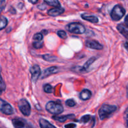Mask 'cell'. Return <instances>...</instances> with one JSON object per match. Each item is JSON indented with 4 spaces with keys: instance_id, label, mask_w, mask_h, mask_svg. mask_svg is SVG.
I'll return each mask as SVG.
<instances>
[{
    "instance_id": "29",
    "label": "cell",
    "mask_w": 128,
    "mask_h": 128,
    "mask_svg": "<svg viewBox=\"0 0 128 128\" xmlns=\"http://www.w3.org/2000/svg\"><path fill=\"white\" fill-rule=\"evenodd\" d=\"M76 127V125L74 123H70V124H68L64 125L65 128H75Z\"/></svg>"
},
{
    "instance_id": "5",
    "label": "cell",
    "mask_w": 128,
    "mask_h": 128,
    "mask_svg": "<svg viewBox=\"0 0 128 128\" xmlns=\"http://www.w3.org/2000/svg\"><path fill=\"white\" fill-rule=\"evenodd\" d=\"M18 107L23 115L29 116L31 114V106L26 99H22L18 102Z\"/></svg>"
},
{
    "instance_id": "19",
    "label": "cell",
    "mask_w": 128,
    "mask_h": 128,
    "mask_svg": "<svg viewBox=\"0 0 128 128\" xmlns=\"http://www.w3.org/2000/svg\"><path fill=\"white\" fill-rule=\"evenodd\" d=\"M96 58L95 57V56L90 58L89 59V60H88L86 63H85L84 65V66H82V67H83L84 69L86 70L87 69H88V68L90 67V65H92V64L95 61H96Z\"/></svg>"
},
{
    "instance_id": "23",
    "label": "cell",
    "mask_w": 128,
    "mask_h": 128,
    "mask_svg": "<svg viewBox=\"0 0 128 128\" xmlns=\"http://www.w3.org/2000/svg\"><path fill=\"white\" fill-rule=\"evenodd\" d=\"M42 38H43V36H42V33H37L34 34L33 36V39L35 41H42Z\"/></svg>"
},
{
    "instance_id": "15",
    "label": "cell",
    "mask_w": 128,
    "mask_h": 128,
    "mask_svg": "<svg viewBox=\"0 0 128 128\" xmlns=\"http://www.w3.org/2000/svg\"><path fill=\"white\" fill-rule=\"evenodd\" d=\"M39 123H40V125L41 128H56L54 125L51 124L48 120H46L44 119H42V118L40 119Z\"/></svg>"
},
{
    "instance_id": "12",
    "label": "cell",
    "mask_w": 128,
    "mask_h": 128,
    "mask_svg": "<svg viewBox=\"0 0 128 128\" xmlns=\"http://www.w3.org/2000/svg\"><path fill=\"white\" fill-rule=\"evenodd\" d=\"M58 67H56L52 66V67H51L48 68V69H46V70H44L43 74H42V78L43 79V78L44 77H48L49 75H51V74H55V73L58 72Z\"/></svg>"
},
{
    "instance_id": "35",
    "label": "cell",
    "mask_w": 128,
    "mask_h": 128,
    "mask_svg": "<svg viewBox=\"0 0 128 128\" xmlns=\"http://www.w3.org/2000/svg\"><path fill=\"white\" fill-rule=\"evenodd\" d=\"M1 128H4V127H1Z\"/></svg>"
},
{
    "instance_id": "33",
    "label": "cell",
    "mask_w": 128,
    "mask_h": 128,
    "mask_svg": "<svg viewBox=\"0 0 128 128\" xmlns=\"http://www.w3.org/2000/svg\"><path fill=\"white\" fill-rule=\"evenodd\" d=\"M124 46L125 48L127 50V51H128V42H125L124 44Z\"/></svg>"
},
{
    "instance_id": "31",
    "label": "cell",
    "mask_w": 128,
    "mask_h": 128,
    "mask_svg": "<svg viewBox=\"0 0 128 128\" xmlns=\"http://www.w3.org/2000/svg\"><path fill=\"white\" fill-rule=\"evenodd\" d=\"M124 22H125V24H126V26H127L128 27V15L126 16V18H125Z\"/></svg>"
},
{
    "instance_id": "1",
    "label": "cell",
    "mask_w": 128,
    "mask_h": 128,
    "mask_svg": "<svg viewBox=\"0 0 128 128\" xmlns=\"http://www.w3.org/2000/svg\"><path fill=\"white\" fill-rule=\"evenodd\" d=\"M116 110H117V107L116 105L103 104L98 111L99 117H100V119L104 120V119L109 117Z\"/></svg>"
},
{
    "instance_id": "25",
    "label": "cell",
    "mask_w": 128,
    "mask_h": 128,
    "mask_svg": "<svg viewBox=\"0 0 128 128\" xmlns=\"http://www.w3.org/2000/svg\"><path fill=\"white\" fill-rule=\"evenodd\" d=\"M59 37H60L62 39H65L67 38V33L65 31L63 30H59L57 33Z\"/></svg>"
},
{
    "instance_id": "10",
    "label": "cell",
    "mask_w": 128,
    "mask_h": 128,
    "mask_svg": "<svg viewBox=\"0 0 128 128\" xmlns=\"http://www.w3.org/2000/svg\"><path fill=\"white\" fill-rule=\"evenodd\" d=\"M64 12V9L62 7H56L51 9L48 11V14L51 16H58Z\"/></svg>"
},
{
    "instance_id": "20",
    "label": "cell",
    "mask_w": 128,
    "mask_h": 128,
    "mask_svg": "<svg viewBox=\"0 0 128 128\" xmlns=\"http://www.w3.org/2000/svg\"><path fill=\"white\" fill-rule=\"evenodd\" d=\"M8 24V20L6 17L4 16H1V24H0V29L2 30Z\"/></svg>"
},
{
    "instance_id": "16",
    "label": "cell",
    "mask_w": 128,
    "mask_h": 128,
    "mask_svg": "<svg viewBox=\"0 0 128 128\" xmlns=\"http://www.w3.org/2000/svg\"><path fill=\"white\" fill-rule=\"evenodd\" d=\"M81 18L83 20L90 21L92 23H97L99 21L98 18L96 16H90V15H87L86 14H82V15H81Z\"/></svg>"
},
{
    "instance_id": "27",
    "label": "cell",
    "mask_w": 128,
    "mask_h": 128,
    "mask_svg": "<svg viewBox=\"0 0 128 128\" xmlns=\"http://www.w3.org/2000/svg\"><path fill=\"white\" fill-rule=\"evenodd\" d=\"M124 119L126 126L128 127V106L124 113Z\"/></svg>"
},
{
    "instance_id": "14",
    "label": "cell",
    "mask_w": 128,
    "mask_h": 128,
    "mask_svg": "<svg viewBox=\"0 0 128 128\" xmlns=\"http://www.w3.org/2000/svg\"><path fill=\"white\" fill-rule=\"evenodd\" d=\"M91 97V92L88 89H84L80 92V97L82 100H87Z\"/></svg>"
},
{
    "instance_id": "3",
    "label": "cell",
    "mask_w": 128,
    "mask_h": 128,
    "mask_svg": "<svg viewBox=\"0 0 128 128\" xmlns=\"http://www.w3.org/2000/svg\"><path fill=\"white\" fill-rule=\"evenodd\" d=\"M126 13V10L120 5H117L113 8L111 12V17L114 21H119L121 20Z\"/></svg>"
},
{
    "instance_id": "32",
    "label": "cell",
    "mask_w": 128,
    "mask_h": 128,
    "mask_svg": "<svg viewBox=\"0 0 128 128\" xmlns=\"http://www.w3.org/2000/svg\"><path fill=\"white\" fill-rule=\"evenodd\" d=\"M29 2H30L32 4H36L38 1V0H28Z\"/></svg>"
},
{
    "instance_id": "21",
    "label": "cell",
    "mask_w": 128,
    "mask_h": 128,
    "mask_svg": "<svg viewBox=\"0 0 128 128\" xmlns=\"http://www.w3.org/2000/svg\"><path fill=\"white\" fill-rule=\"evenodd\" d=\"M91 115H89V114H87V115H83V116L80 119L79 122L81 123H84H84L88 122L91 120Z\"/></svg>"
},
{
    "instance_id": "4",
    "label": "cell",
    "mask_w": 128,
    "mask_h": 128,
    "mask_svg": "<svg viewBox=\"0 0 128 128\" xmlns=\"http://www.w3.org/2000/svg\"><path fill=\"white\" fill-rule=\"evenodd\" d=\"M66 30L70 32L75 34H82L86 31L84 26L79 23H71L66 26Z\"/></svg>"
},
{
    "instance_id": "2",
    "label": "cell",
    "mask_w": 128,
    "mask_h": 128,
    "mask_svg": "<svg viewBox=\"0 0 128 128\" xmlns=\"http://www.w3.org/2000/svg\"><path fill=\"white\" fill-rule=\"evenodd\" d=\"M46 109L48 112L54 115L61 114L64 110L62 105L54 101L48 102L46 105Z\"/></svg>"
},
{
    "instance_id": "26",
    "label": "cell",
    "mask_w": 128,
    "mask_h": 128,
    "mask_svg": "<svg viewBox=\"0 0 128 128\" xmlns=\"http://www.w3.org/2000/svg\"><path fill=\"white\" fill-rule=\"evenodd\" d=\"M66 105L68 107H74L76 105V102L73 100L72 99H68L66 101Z\"/></svg>"
},
{
    "instance_id": "22",
    "label": "cell",
    "mask_w": 128,
    "mask_h": 128,
    "mask_svg": "<svg viewBox=\"0 0 128 128\" xmlns=\"http://www.w3.org/2000/svg\"><path fill=\"white\" fill-rule=\"evenodd\" d=\"M43 89L44 91L46 93H48V94H50V93H52L53 92V88L49 84H45L43 86Z\"/></svg>"
},
{
    "instance_id": "8",
    "label": "cell",
    "mask_w": 128,
    "mask_h": 128,
    "mask_svg": "<svg viewBox=\"0 0 128 128\" xmlns=\"http://www.w3.org/2000/svg\"><path fill=\"white\" fill-rule=\"evenodd\" d=\"M12 122L15 128H32L26 120L22 119V118L13 119Z\"/></svg>"
},
{
    "instance_id": "17",
    "label": "cell",
    "mask_w": 128,
    "mask_h": 128,
    "mask_svg": "<svg viewBox=\"0 0 128 128\" xmlns=\"http://www.w3.org/2000/svg\"><path fill=\"white\" fill-rule=\"evenodd\" d=\"M44 1L50 6H55L56 8L61 7V5L58 0H44Z\"/></svg>"
},
{
    "instance_id": "13",
    "label": "cell",
    "mask_w": 128,
    "mask_h": 128,
    "mask_svg": "<svg viewBox=\"0 0 128 128\" xmlns=\"http://www.w3.org/2000/svg\"><path fill=\"white\" fill-rule=\"evenodd\" d=\"M117 29L120 33L122 34L127 40H128V27L122 24H120L117 26Z\"/></svg>"
},
{
    "instance_id": "7",
    "label": "cell",
    "mask_w": 128,
    "mask_h": 128,
    "mask_svg": "<svg viewBox=\"0 0 128 128\" xmlns=\"http://www.w3.org/2000/svg\"><path fill=\"white\" fill-rule=\"evenodd\" d=\"M1 102V112L6 115H12L14 114V110L12 107L10 105L9 103L6 102V101L3 100L2 99L0 100Z\"/></svg>"
},
{
    "instance_id": "28",
    "label": "cell",
    "mask_w": 128,
    "mask_h": 128,
    "mask_svg": "<svg viewBox=\"0 0 128 128\" xmlns=\"http://www.w3.org/2000/svg\"><path fill=\"white\" fill-rule=\"evenodd\" d=\"M0 88H1V92L2 93V92L5 90V88H6V85H5L4 82L3 81V79H2V77H1V84H0Z\"/></svg>"
},
{
    "instance_id": "11",
    "label": "cell",
    "mask_w": 128,
    "mask_h": 128,
    "mask_svg": "<svg viewBox=\"0 0 128 128\" xmlns=\"http://www.w3.org/2000/svg\"><path fill=\"white\" fill-rule=\"evenodd\" d=\"M75 115L72 114H68L66 115H61V116H57V115L52 116V119L57 121L61 122H64L68 119H73Z\"/></svg>"
},
{
    "instance_id": "24",
    "label": "cell",
    "mask_w": 128,
    "mask_h": 128,
    "mask_svg": "<svg viewBox=\"0 0 128 128\" xmlns=\"http://www.w3.org/2000/svg\"><path fill=\"white\" fill-rule=\"evenodd\" d=\"M32 45H33L34 48H35L40 49L42 47V46H43V42H42V41H36L35 42H33Z\"/></svg>"
},
{
    "instance_id": "6",
    "label": "cell",
    "mask_w": 128,
    "mask_h": 128,
    "mask_svg": "<svg viewBox=\"0 0 128 128\" xmlns=\"http://www.w3.org/2000/svg\"><path fill=\"white\" fill-rule=\"evenodd\" d=\"M30 72L31 74V79L34 83H36L41 75V69L38 65H32L30 69Z\"/></svg>"
},
{
    "instance_id": "34",
    "label": "cell",
    "mask_w": 128,
    "mask_h": 128,
    "mask_svg": "<svg viewBox=\"0 0 128 128\" xmlns=\"http://www.w3.org/2000/svg\"><path fill=\"white\" fill-rule=\"evenodd\" d=\"M126 94H127V97L128 98V84L126 87Z\"/></svg>"
},
{
    "instance_id": "9",
    "label": "cell",
    "mask_w": 128,
    "mask_h": 128,
    "mask_svg": "<svg viewBox=\"0 0 128 128\" xmlns=\"http://www.w3.org/2000/svg\"><path fill=\"white\" fill-rule=\"evenodd\" d=\"M85 45L87 47L94 50H102L103 48V46L100 43L94 40H87L85 42Z\"/></svg>"
},
{
    "instance_id": "18",
    "label": "cell",
    "mask_w": 128,
    "mask_h": 128,
    "mask_svg": "<svg viewBox=\"0 0 128 128\" xmlns=\"http://www.w3.org/2000/svg\"><path fill=\"white\" fill-rule=\"evenodd\" d=\"M42 57L43 59L46 61H50V62H52V61H55L57 60V57L53 55H51L50 54H46V55H42Z\"/></svg>"
},
{
    "instance_id": "30",
    "label": "cell",
    "mask_w": 128,
    "mask_h": 128,
    "mask_svg": "<svg viewBox=\"0 0 128 128\" xmlns=\"http://www.w3.org/2000/svg\"><path fill=\"white\" fill-rule=\"evenodd\" d=\"M5 6V0H1V10L2 11Z\"/></svg>"
}]
</instances>
